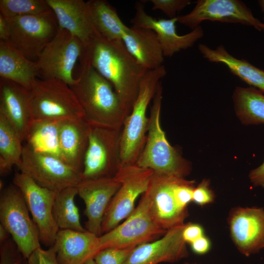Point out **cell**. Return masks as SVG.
I'll use <instances>...</instances> for the list:
<instances>
[{
	"label": "cell",
	"instance_id": "cell-1",
	"mask_svg": "<svg viewBox=\"0 0 264 264\" xmlns=\"http://www.w3.org/2000/svg\"><path fill=\"white\" fill-rule=\"evenodd\" d=\"M84 57L111 84L129 114L137 96L141 80L148 70L129 52L122 40H110L99 32L86 49Z\"/></svg>",
	"mask_w": 264,
	"mask_h": 264
},
{
	"label": "cell",
	"instance_id": "cell-2",
	"mask_svg": "<svg viewBox=\"0 0 264 264\" xmlns=\"http://www.w3.org/2000/svg\"><path fill=\"white\" fill-rule=\"evenodd\" d=\"M75 83L69 86L91 126L121 129L129 115L111 84L100 75L84 57Z\"/></svg>",
	"mask_w": 264,
	"mask_h": 264
},
{
	"label": "cell",
	"instance_id": "cell-3",
	"mask_svg": "<svg viewBox=\"0 0 264 264\" xmlns=\"http://www.w3.org/2000/svg\"><path fill=\"white\" fill-rule=\"evenodd\" d=\"M162 93L160 81L153 99L146 141L135 165L157 175L185 178L191 171L190 163L170 145L161 127Z\"/></svg>",
	"mask_w": 264,
	"mask_h": 264
},
{
	"label": "cell",
	"instance_id": "cell-4",
	"mask_svg": "<svg viewBox=\"0 0 264 264\" xmlns=\"http://www.w3.org/2000/svg\"><path fill=\"white\" fill-rule=\"evenodd\" d=\"M167 73L164 66L148 70L141 80L131 111L126 117L120 140V167L134 165L145 146L148 129V106L161 78Z\"/></svg>",
	"mask_w": 264,
	"mask_h": 264
},
{
	"label": "cell",
	"instance_id": "cell-5",
	"mask_svg": "<svg viewBox=\"0 0 264 264\" xmlns=\"http://www.w3.org/2000/svg\"><path fill=\"white\" fill-rule=\"evenodd\" d=\"M29 107L32 121L84 118L69 86L58 79H37L29 90Z\"/></svg>",
	"mask_w": 264,
	"mask_h": 264
},
{
	"label": "cell",
	"instance_id": "cell-6",
	"mask_svg": "<svg viewBox=\"0 0 264 264\" xmlns=\"http://www.w3.org/2000/svg\"><path fill=\"white\" fill-rule=\"evenodd\" d=\"M24 198L13 184L3 188L0 196V221L25 259L41 247L39 233L30 216Z\"/></svg>",
	"mask_w": 264,
	"mask_h": 264
},
{
	"label": "cell",
	"instance_id": "cell-7",
	"mask_svg": "<svg viewBox=\"0 0 264 264\" xmlns=\"http://www.w3.org/2000/svg\"><path fill=\"white\" fill-rule=\"evenodd\" d=\"M166 232L157 225L153 218L150 197L146 190L137 206L123 222L99 237L98 250L111 247H136L150 242Z\"/></svg>",
	"mask_w": 264,
	"mask_h": 264
},
{
	"label": "cell",
	"instance_id": "cell-8",
	"mask_svg": "<svg viewBox=\"0 0 264 264\" xmlns=\"http://www.w3.org/2000/svg\"><path fill=\"white\" fill-rule=\"evenodd\" d=\"M86 52L83 44L68 31L59 27L54 38L43 50L37 61L43 79H58L69 86L75 82L73 71Z\"/></svg>",
	"mask_w": 264,
	"mask_h": 264
},
{
	"label": "cell",
	"instance_id": "cell-9",
	"mask_svg": "<svg viewBox=\"0 0 264 264\" xmlns=\"http://www.w3.org/2000/svg\"><path fill=\"white\" fill-rule=\"evenodd\" d=\"M122 129L90 125L81 172L82 180L115 176L120 167Z\"/></svg>",
	"mask_w": 264,
	"mask_h": 264
},
{
	"label": "cell",
	"instance_id": "cell-10",
	"mask_svg": "<svg viewBox=\"0 0 264 264\" xmlns=\"http://www.w3.org/2000/svg\"><path fill=\"white\" fill-rule=\"evenodd\" d=\"M16 167L40 186L57 192L76 187L82 180L81 173L60 158L36 152L26 144L23 145L21 161Z\"/></svg>",
	"mask_w": 264,
	"mask_h": 264
},
{
	"label": "cell",
	"instance_id": "cell-11",
	"mask_svg": "<svg viewBox=\"0 0 264 264\" xmlns=\"http://www.w3.org/2000/svg\"><path fill=\"white\" fill-rule=\"evenodd\" d=\"M154 172L135 165L120 167L115 176L121 186L112 198L105 212L102 234L117 226L134 210L135 200L148 189Z\"/></svg>",
	"mask_w": 264,
	"mask_h": 264
},
{
	"label": "cell",
	"instance_id": "cell-12",
	"mask_svg": "<svg viewBox=\"0 0 264 264\" xmlns=\"http://www.w3.org/2000/svg\"><path fill=\"white\" fill-rule=\"evenodd\" d=\"M6 20L9 32L8 41L29 59H38L44 48L54 38L59 28L53 11Z\"/></svg>",
	"mask_w": 264,
	"mask_h": 264
},
{
	"label": "cell",
	"instance_id": "cell-13",
	"mask_svg": "<svg viewBox=\"0 0 264 264\" xmlns=\"http://www.w3.org/2000/svg\"><path fill=\"white\" fill-rule=\"evenodd\" d=\"M13 184L18 188L24 198L38 228L40 242L46 246H53L59 230L53 214L57 192L40 186L20 172L15 174Z\"/></svg>",
	"mask_w": 264,
	"mask_h": 264
},
{
	"label": "cell",
	"instance_id": "cell-14",
	"mask_svg": "<svg viewBox=\"0 0 264 264\" xmlns=\"http://www.w3.org/2000/svg\"><path fill=\"white\" fill-rule=\"evenodd\" d=\"M177 22L192 30L205 21L238 23L264 31V23L256 18L245 4L240 0H198L189 13L177 16Z\"/></svg>",
	"mask_w": 264,
	"mask_h": 264
},
{
	"label": "cell",
	"instance_id": "cell-15",
	"mask_svg": "<svg viewBox=\"0 0 264 264\" xmlns=\"http://www.w3.org/2000/svg\"><path fill=\"white\" fill-rule=\"evenodd\" d=\"M179 178L181 177L154 173L147 190L150 197L153 218L165 231L184 224L188 216V209L178 205L174 195V187Z\"/></svg>",
	"mask_w": 264,
	"mask_h": 264
},
{
	"label": "cell",
	"instance_id": "cell-16",
	"mask_svg": "<svg viewBox=\"0 0 264 264\" xmlns=\"http://www.w3.org/2000/svg\"><path fill=\"white\" fill-rule=\"evenodd\" d=\"M228 223L231 238L241 253L246 256L264 248V209L263 208H233Z\"/></svg>",
	"mask_w": 264,
	"mask_h": 264
},
{
	"label": "cell",
	"instance_id": "cell-17",
	"mask_svg": "<svg viewBox=\"0 0 264 264\" xmlns=\"http://www.w3.org/2000/svg\"><path fill=\"white\" fill-rule=\"evenodd\" d=\"M121 183L115 176L82 180L76 186L78 195L85 204L86 230L100 237L103 218Z\"/></svg>",
	"mask_w": 264,
	"mask_h": 264
},
{
	"label": "cell",
	"instance_id": "cell-18",
	"mask_svg": "<svg viewBox=\"0 0 264 264\" xmlns=\"http://www.w3.org/2000/svg\"><path fill=\"white\" fill-rule=\"evenodd\" d=\"M131 22L133 26L150 29L156 33L164 57H171L181 50L191 47L204 35L202 28L198 26L186 34L179 35L176 30L177 17L156 19L149 15L139 2L136 4L135 15Z\"/></svg>",
	"mask_w": 264,
	"mask_h": 264
},
{
	"label": "cell",
	"instance_id": "cell-19",
	"mask_svg": "<svg viewBox=\"0 0 264 264\" xmlns=\"http://www.w3.org/2000/svg\"><path fill=\"white\" fill-rule=\"evenodd\" d=\"M185 224L167 231L154 242L136 246L124 264H158L175 263L187 257L189 252L183 240Z\"/></svg>",
	"mask_w": 264,
	"mask_h": 264
},
{
	"label": "cell",
	"instance_id": "cell-20",
	"mask_svg": "<svg viewBox=\"0 0 264 264\" xmlns=\"http://www.w3.org/2000/svg\"><path fill=\"white\" fill-rule=\"evenodd\" d=\"M60 28L78 38L86 49L99 33L83 0H46Z\"/></svg>",
	"mask_w": 264,
	"mask_h": 264
},
{
	"label": "cell",
	"instance_id": "cell-21",
	"mask_svg": "<svg viewBox=\"0 0 264 264\" xmlns=\"http://www.w3.org/2000/svg\"><path fill=\"white\" fill-rule=\"evenodd\" d=\"M0 113L25 141L32 122L29 90L11 81L0 79Z\"/></svg>",
	"mask_w": 264,
	"mask_h": 264
},
{
	"label": "cell",
	"instance_id": "cell-22",
	"mask_svg": "<svg viewBox=\"0 0 264 264\" xmlns=\"http://www.w3.org/2000/svg\"><path fill=\"white\" fill-rule=\"evenodd\" d=\"M90 125L84 118L59 121L58 144L61 159L81 173Z\"/></svg>",
	"mask_w": 264,
	"mask_h": 264
},
{
	"label": "cell",
	"instance_id": "cell-23",
	"mask_svg": "<svg viewBox=\"0 0 264 264\" xmlns=\"http://www.w3.org/2000/svg\"><path fill=\"white\" fill-rule=\"evenodd\" d=\"M99 237L88 231L59 230L53 246L59 264H84L99 252Z\"/></svg>",
	"mask_w": 264,
	"mask_h": 264
},
{
	"label": "cell",
	"instance_id": "cell-24",
	"mask_svg": "<svg viewBox=\"0 0 264 264\" xmlns=\"http://www.w3.org/2000/svg\"><path fill=\"white\" fill-rule=\"evenodd\" d=\"M122 40L129 52L147 69L162 66L164 56L157 35L153 30L132 26L129 27Z\"/></svg>",
	"mask_w": 264,
	"mask_h": 264
},
{
	"label": "cell",
	"instance_id": "cell-25",
	"mask_svg": "<svg viewBox=\"0 0 264 264\" xmlns=\"http://www.w3.org/2000/svg\"><path fill=\"white\" fill-rule=\"evenodd\" d=\"M0 76L30 90L40 73L36 62L25 57L9 41H0Z\"/></svg>",
	"mask_w": 264,
	"mask_h": 264
},
{
	"label": "cell",
	"instance_id": "cell-26",
	"mask_svg": "<svg viewBox=\"0 0 264 264\" xmlns=\"http://www.w3.org/2000/svg\"><path fill=\"white\" fill-rule=\"evenodd\" d=\"M198 48L202 56L208 61L225 65L234 75L248 85L264 93V71L247 60L239 59L231 55L223 45L212 49L200 44Z\"/></svg>",
	"mask_w": 264,
	"mask_h": 264
},
{
	"label": "cell",
	"instance_id": "cell-27",
	"mask_svg": "<svg viewBox=\"0 0 264 264\" xmlns=\"http://www.w3.org/2000/svg\"><path fill=\"white\" fill-rule=\"evenodd\" d=\"M87 4L98 31L110 40H122L129 27L123 22L115 8L105 0H89Z\"/></svg>",
	"mask_w": 264,
	"mask_h": 264
},
{
	"label": "cell",
	"instance_id": "cell-28",
	"mask_svg": "<svg viewBox=\"0 0 264 264\" xmlns=\"http://www.w3.org/2000/svg\"><path fill=\"white\" fill-rule=\"evenodd\" d=\"M264 93L253 87L236 88L232 96L234 109L243 124H264Z\"/></svg>",
	"mask_w": 264,
	"mask_h": 264
},
{
	"label": "cell",
	"instance_id": "cell-29",
	"mask_svg": "<svg viewBox=\"0 0 264 264\" xmlns=\"http://www.w3.org/2000/svg\"><path fill=\"white\" fill-rule=\"evenodd\" d=\"M22 141L7 119L0 113V174L5 176L21 161Z\"/></svg>",
	"mask_w": 264,
	"mask_h": 264
},
{
	"label": "cell",
	"instance_id": "cell-30",
	"mask_svg": "<svg viewBox=\"0 0 264 264\" xmlns=\"http://www.w3.org/2000/svg\"><path fill=\"white\" fill-rule=\"evenodd\" d=\"M77 195L76 187H68L57 192L53 214L59 230L87 231L81 224L79 209L74 201Z\"/></svg>",
	"mask_w": 264,
	"mask_h": 264
},
{
	"label": "cell",
	"instance_id": "cell-31",
	"mask_svg": "<svg viewBox=\"0 0 264 264\" xmlns=\"http://www.w3.org/2000/svg\"><path fill=\"white\" fill-rule=\"evenodd\" d=\"M59 123V121H33L25 140L26 144L36 152L60 158Z\"/></svg>",
	"mask_w": 264,
	"mask_h": 264
},
{
	"label": "cell",
	"instance_id": "cell-32",
	"mask_svg": "<svg viewBox=\"0 0 264 264\" xmlns=\"http://www.w3.org/2000/svg\"><path fill=\"white\" fill-rule=\"evenodd\" d=\"M0 12L5 19L51 13L46 0H0Z\"/></svg>",
	"mask_w": 264,
	"mask_h": 264
},
{
	"label": "cell",
	"instance_id": "cell-33",
	"mask_svg": "<svg viewBox=\"0 0 264 264\" xmlns=\"http://www.w3.org/2000/svg\"><path fill=\"white\" fill-rule=\"evenodd\" d=\"M135 247L106 248L98 252L93 259L97 264H124Z\"/></svg>",
	"mask_w": 264,
	"mask_h": 264
},
{
	"label": "cell",
	"instance_id": "cell-34",
	"mask_svg": "<svg viewBox=\"0 0 264 264\" xmlns=\"http://www.w3.org/2000/svg\"><path fill=\"white\" fill-rule=\"evenodd\" d=\"M24 259L12 238L0 243V264H22Z\"/></svg>",
	"mask_w": 264,
	"mask_h": 264
},
{
	"label": "cell",
	"instance_id": "cell-35",
	"mask_svg": "<svg viewBox=\"0 0 264 264\" xmlns=\"http://www.w3.org/2000/svg\"><path fill=\"white\" fill-rule=\"evenodd\" d=\"M153 10H159L170 19L176 17L177 13L189 5L190 0H151Z\"/></svg>",
	"mask_w": 264,
	"mask_h": 264
},
{
	"label": "cell",
	"instance_id": "cell-36",
	"mask_svg": "<svg viewBox=\"0 0 264 264\" xmlns=\"http://www.w3.org/2000/svg\"><path fill=\"white\" fill-rule=\"evenodd\" d=\"M209 186V180L206 179L202 180L194 189L192 201L200 206L213 202L215 194Z\"/></svg>",
	"mask_w": 264,
	"mask_h": 264
},
{
	"label": "cell",
	"instance_id": "cell-37",
	"mask_svg": "<svg viewBox=\"0 0 264 264\" xmlns=\"http://www.w3.org/2000/svg\"><path fill=\"white\" fill-rule=\"evenodd\" d=\"M27 264H59L54 246L44 250L40 247L26 259Z\"/></svg>",
	"mask_w": 264,
	"mask_h": 264
},
{
	"label": "cell",
	"instance_id": "cell-38",
	"mask_svg": "<svg viewBox=\"0 0 264 264\" xmlns=\"http://www.w3.org/2000/svg\"><path fill=\"white\" fill-rule=\"evenodd\" d=\"M203 236L204 230L199 224L192 223L185 224L182 231V237L186 243L190 244Z\"/></svg>",
	"mask_w": 264,
	"mask_h": 264
},
{
	"label": "cell",
	"instance_id": "cell-39",
	"mask_svg": "<svg viewBox=\"0 0 264 264\" xmlns=\"http://www.w3.org/2000/svg\"><path fill=\"white\" fill-rule=\"evenodd\" d=\"M192 251L198 255L207 253L210 249L211 242L204 235L190 243Z\"/></svg>",
	"mask_w": 264,
	"mask_h": 264
},
{
	"label": "cell",
	"instance_id": "cell-40",
	"mask_svg": "<svg viewBox=\"0 0 264 264\" xmlns=\"http://www.w3.org/2000/svg\"><path fill=\"white\" fill-rule=\"evenodd\" d=\"M249 177L254 186L264 188V161L260 166L250 172Z\"/></svg>",
	"mask_w": 264,
	"mask_h": 264
},
{
	"label": "cell",
	"instance_id": "cell-41",
	"mask_svg": "<svg viewBox=\"0 0 264 264\" xmlns=\"http://www.w3.org/2000/svg\"><path fill=\"white\" fill-rule=\"evenodd\" d=\"M9 28L6 19L0 14V41H8Z\"/></svg>",
	"mask_w": 264,
	"mask_h": 264
},
{
	"label": "cell",
	"instance_id": "cell-42",
	"mask_svg": "<svg viewBox=\"0 0 264 264\" xmlns=\"http://www.w3.org/2000/svg\"><path fill=\"white\" fill-rule=\"evenodd\" d=\"M10 236L8 231L1 224H0V243L10 239Z\"/></svg>",
	"mask_w": 264,
	"mask_h": 264
},
{
	"label": "cell",
	"instance_id": "cell-43",
	"mask_svg": "<svg viewBox=\"0 0 264 264\" xmlns=\"http://www.w3.org/2000/svg\"><path fill=\"white\" fill-rule=\"evenodd\" d=\"M258 3L261 7L262 12L264 14L263 19L264 20V0H260L258 1Z\"/></svg>",
	"mask_w": 264,
	"mask_h": 264
},
{
	"label": "cell",
	"instance_id": "cell-44",
	"mask_svg": "<svg viewBox=\"0 0 264 264\" xmlns=\"http://www.w3.org/2000/svg\"><path fill=\"white\" fill-rule=\"evenodd\" d=\"M84 264H97L93 258L90 259L86 261Z\"/></svg>",
	"mask_w": 264,
	"mask_h": 264
},
{
	"label": "cell",
	"instance_id": "cell-45",
	"mask_svg": "<svg viewBox=\"0 0 264 264\" xmlns=\"http://www.w3.org/2000/svg\"><path fill=\"white\" fill-rule=\"evenodd\" d=\"M25 260H26V259H25V260L23 261V263H22V264H27V260H26V261H25Z\"/></svg>",
	"mask_w": 264,
	"mask_h": 264
},
{
	"label": "cell",
	"instance_id": "cell-46",
	"mask_svg": "<svg viewBox=\"0 0 264 264\" xmlns=\"http://www.w3.org/2000/svg\"><path fill=\"white\" fill-rule=\"evenodd\" d=\"M184 264H190V263H185Z\"/></svg>",
	"mask_w": 264,
	"mask_h": 264
}]
</instances>
